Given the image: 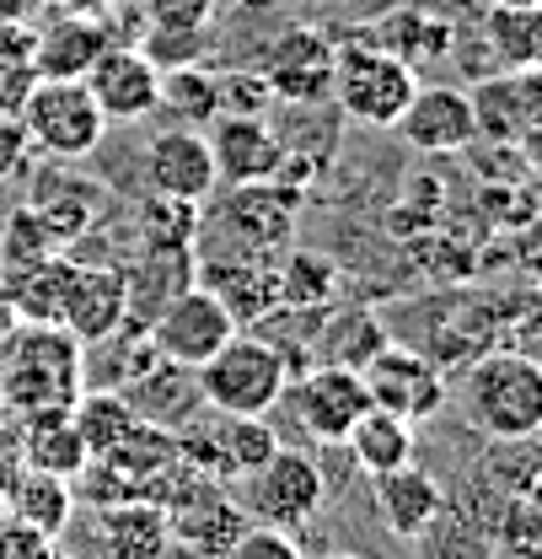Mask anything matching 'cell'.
<instances>
[{
    "label": "cell",
    "mask_w": 542,
    "mask_h": 559,
    "mask_svg": "<svg viewBox=\"0 0 542 559\" xmlns=\"http://www.w3.org/2000/svg\"><path fill=\"white\" fill-rule=\"evenodd\" d=\"M33 210L49 221V231L60 237V242H75L97 215H103V189L97 183H86V178H60V173H44V183H38V200Z\"/></svg>",
    "instance_id": "cell-30"
},
{
    "label": "cell",
    "mask_w": 542,
    "mask_h": 559,
    "mask_svg": "<svg viewBox=\"0 0 542 559\" xmlns=\"http://www.w3.org/2000/svg\"><path fill=\"white\" fill-rule=\"evenodd\" d=\"M22 463H27V468H44V474H60L70 485L81 479V468H86L92 457H86V441H81L70 409L22 415Z\"/></svg>",
    "instance_id": "cell-25"
},
{
    "label": "cell",
    "mask_w": 542,
    "mask_h": 559,
    "mask_svg": "<svg viewBox=\"0 0 542 559\" xmlns=\"http://www.w3.org/2000/svg\"><path fill=\"white\" fill-rule=\"evenodd\" d=\"M145 334H150V345L161 360H178V366H204L215 349L226 345L231 334H237V318L215 301V290H204L200 280L183 290V296H172L150 323H145Z\"/></svg>",
    "instance_id": "cell-9"
},
{
    "label": "cell",
    "mask_w": 542,
    "mask_h": 559,
    "mask_svg": "<svg viewBox=\"0 0 542 559\" xmlns=\"http://www.w3.org/2000/svg\"><path fill=\"white\" fill-rule=\"evenodd\" d=\"M301 189L285 178H258V183H231V194L215 210V226L242 248V253H279L296 231Z\"/></svg>",
    "instance_id": "cell-8"
},
{
    "label": "cell",
    "mask_w": 542,
    "mask_h": 559,
    "mask_svg": "<svg viewBox=\"0 0 542 559\" xmlns=\"http://www.w3.org/2000/svg\"><path fill=\"white\" fill-rule=\"evenodd\" d=\"M0 506H5L11 522H22V527H33V533H44V538H60L70 527V516H75V489H70V479H60V474H44V468L16 463V474H11V485L0 495Z\"/></svg>",
    "instance_id": "cell-22"
},
{
    "label": "cell",
    "mask_w": 542,
    "mask_h": 559,
    "mask_svg": "<svg viewBox=\"0 0 542 559\" xmlns=\"http://www.w3.org/2000/svg\"><path fill=\"white\" fill-rule=\"evenodd\" d=\"M70 419H75V430H81V441H86V457H108L124 436H130V425H135V409H130V399L124 393H81L75 404H70Z\"/></svg>",
    "instance_id": "cell-32"
},
{
    "label": "cell",
    "mask_w": 542,
    "mask_h": 559,
    "mask_svg": "<svg viewBox=\"0 0 542 559\" xmlns=\"http://www.w3.org/2000/svg\"><path fill=\"white\" fill-rule=\"evenodd\" d=\"M274 103L269 81H264V70H226V75H215V108L220 114H231V119H258L264 108ZM215 114V119H220Z\"/></svg>",
    "instance_id": "cell-41"
},
{
    "label": "cell",
    "mask_w": 542,
    "mask_h": 559,
    "mask_svg": "<svg viewBox=\"0 0 542 559\" xmlns=\"http://www.w3.org/2000/svg\"><path fill=\"white\" fill-rule=\"evenodd\" d=\"M55 5H60V11H103L108 0H55Z\"/></svg>",
    "instance_id": "cell-48"
},
{
    "label": "cell",
    "mask_w": 542,
    "mask_h": 559,
    "mask_svg": "<svg viewBox=\"0 0 542 559\" xmlns=\"http://www.w3.org/2000/svg\"><path fill=\"white\" fill-rule=\"evenodd\" d=\"M344 447H349V457L376 479V474H387V468H404L413 463V425L404 415H387V409H365V415L354 419V430L344 436Z\"/></svg>",
    "instance_id": "cell-28"
},
{
    "label": "cell",
    "mask_w": 542,
    "mask_h": 559,
    "mask_svg": "<svg viewBox=\"0 0 542 559\" xmlns=\"http://www.w3.org/2000/svg\"><path fill=\"white\" fill-rule=\"evenodd\" d=\"M145 27H209L215 0H135Z\"/></svg>",
    "instance_id": "cell-43"
},
{
    "label": "cell",
    "mask_w": 542,
    "mask_h": 559,
    "mask_svg": "<svg viewBox=\"0 0 542 559\" xmlns=\"http://www.w3.org/2000/svg\"><path fill=\"white\" fill-rule=\"evenodd\" d=\"M81 81H86V92L97 97V108H103L108 124H140V119L156 114L161 70L150 66L135 44H108Z\"/></svg>",
    "instance_id": "cell-12"
},
{
    "label": "cell",
    "mask_w": 542,
    "mask_h": 559,
    "mask_svg": "<svg viewBox=\"0 0 542 559\" xmlns=\"http://www.w3.org/2000/svg\"><path fill=\"white\" fill-rule=\"evenodd\" d=\"M274 97L285 103H323L328 86H334V44L312 27H296L285 33L269 49V66H264Z\"/></svg>",
    "instance_id": "cell-17"
},
{
    "label": "cell",
    "mask_w": 542,
    "mask_h": 559,
    "mask_svg": "<svg viewBox=\"0 0 542 559\" xmlns=\"http://www.w3.org/2000/svg\"><path fill=\"white\" fill-rule=\"evenodd\" d=\"M200 285L215 290V301L237 318V329H258L279 312V275L274 253H226V259H200Z\"/></svg>",
    "instance_id": "cell-13"
},
{
    "label": "cell",
    "mask_w": 542,
    "mask_h": 559,
    "mask_svg": "<svg viewBox=\"0 0 542 559\" xmlns=\"http://www.w3.org/2000/svg\"><path fill=\"white\" fill-rule=\"evenodd\" d=\"M16 323H22V318H16V307L5 301V290H0V345L11 340V329H16Z\"/></svg>",
    "instance_id": "cell-47"
},
{
    "label": "cell",
    "mask_w": 542,
    "mask_h": 559,
    "mask_svg": "<svg viewBox=\"0 0 542 559\" xmlns=\"http://www.w3.org/2000/svg\"><path fill=\"white\" fill-rule=\"evenodd\" d=\"M371 495H376L382 527H387L393 538H408V544H413V538L441 516V506H446V489L435 485V474H424L419 463L376 474V479H371Z\"/></svg>",
    "instance_id": "cell-20"
},
{
    "label": "cell",
    "mask_w": 542,
    "mask_h": 559,
    "mask_svg": "<svg viewBox=\"0 0 542 559\" xmlns=\"http://www.w3.org/2000/svg\"><path fill=\"white\" fill-rule=\"evenodd\" d=\"M483 44L499 70H538L542 60V16L538 5H489Z\"/></svg>",
    "instance_id": "cell-29"
},
{
    "label": "cell",
    "mask_w": 542,
    "mask_h": 559,
    "mask_svg": "<svg viewBox=\"0 0 542 559\" xmlns=\"http://www.w3.org/2000/svg\"><path fill=\"white\" fill-rule=\"evenodd\" d=\"M0 419H5V404H0Z\"/></svg>",
    "instance_id": "cell-52"
},
{
    "label": "cell",
    "mask_w": 542,
    "mask_h": 559,
    "mask_svg": "<svg viewBox=\"0 0 542 559\" xmlns=\"http://www.w3.org/2000/svg\"><path fill=\"white\" fill-rule=\"evenodd\" d=\"M135 226H140V248H200V205L194 200L145 194Z\"/></svg>",
    "instance_id": "cell-35"
},
{
    "label": "cell",
    "mask_w": 542,
    "mask_h": 559,
    "mask_svg": "<svg viewBox=\"0 0 542 559\" xmlns=\"http://www.w3.org/2000/svg\"><path fill=\"white\" fill-rule=\"evenodd\" d=\"M274 275H279V307L285 312H328L339 296V270L328 253L312 248H279L274 253Z\"/></svg>",
    "instance_id": "cell-27"
},
{
    "label": "cell",
    "mask_w": 542,
    "mask_h": 559,
    "mask_svg": "<svg viewBox=\"0 0 542 559\" xmlns=\"http://www.w3.org/2000/svg\"><path fill=\"white\" fill-rule=\"evenodd\" d=\"M473 103V124L483 140L499 145H532L538 135V70H499L489 81H478V92H468Z\"/></svg>",
    "instance_id": "cell-15"
},
{
    "label": "cell",
    "mask_w": 542,
    "mask_h": 559,
    "mask_svg": "<svg viewBox=\"0 0 542 559\" xmlns=\"http://www.w3.org/2000/svg\"><path fill=\"white\" fill-rule=\"evenodd\" d=\"M38 5H44V0H0V22H33Z\"/></svg>",
    "instance_id": "cell-45"
},
{
    "label": "cell",
    "mask_w": 542,
    "mask_h": 559,
    "mask_svg": "<svg viewBox=\"0 0 542 559\" xmlns=\"http://www.w3.org/2000/svg\"><path fill=\"white\" fill-rule=\"evenodd\" d=\"M33 86H38L33 27L27 22H0V119H16Z\"/></svg>",
    "instance_id": "cell-36"
},
{
    "label": "cell",
    "mask_w": 542,
    "mask_h": 559,
    "mask_svg": "<svg viewBox=\"0 0 542 559\" xmlns=\"http://www.w3.org/2000/svg\"><path fill=\"white\" fill-rule=\"evenodd\" d=\"M167 527H172V538H183V544H194V549L220 559L231 549V538L242 533V511L226 495H215V489L189 485L167 506Z\"/></svg>",
    "instance_id": "cell-23"
},
{
    "label": "cell",
    "mask_w": 542,
    "mask_h": 559,
    "mask_svg": "<svg viewBox=\"0 0 542 559\" xmlns=\"http://www.w3.org/2000/svg\"><path fill=\"white\" fill-rule=\"evenodd\" d=\"M60 329H70L81 345L119 340L130 329V290L119 264H60Z\"/></svg>",
    "instance_id": "cell-7"
},
{
    "label": "cell",
    "mask_w": 542,
    "mask_h": 559,
    "mask_svg": "<svg viewBox=\"0 0 542 559\" xmlns=\"http://www.w3.org/2000/svg\"><path fill=\"white\" fill-rule=\"evenodd\" d=\"M108 44L113 33L97 11H60L49 27H33V60L49 81H81Z\"/></svg>",
    "instance_id": "cell-18"
},
{
    "label": "cell",
    "mask_w": 542,
    "mask_h": 559,
    "mask_svg": "<svg viewBox=\"0 0 542 559\" xmlns=\"http://www.w3.org/2000/svg\"><path fill=\"white\" fill-rule=\"evenodd\" d=\"M167 538H172V527H167V511L156 500L130 495V500L103 506V544L113 559H156Z\"/></svg>",
    "instance_id": "cell-26"
},
{
    "label": "cell",
    "mask_w": 542,
    "mask_h": 559,
    "mask_svg": "<svg viewBox=\"0 0 542 559\" xmlns=\"http://www.w3.org/2000/svg\"><path fill=\"white\" fill-rule=\"evenodd\" d=\"M145 183L150 194H172V200H194L204 205L215 194V156H209V140L204 130H161V135L145 145Z\"/></svg>",
    "instance_id": "cell-16"
},
{
    "label": "cell",
    "mask_w": 542,
    "mask_h": 559,
    "mask_svg": "<svg viewBox=\"0 0 542 559\" xmlns=\"http://www.w3.org/2000/svg\"><path fill=\"white\" fill-rule=\"evenodd\" d=\"M156 114H172V119H178V124H189V130H209V119L220 114V108H215V75L200 70V66L161 70Z\"/></svg>",
    "instance_id": "cell-34"
},
{
    "label": "cell",
    "mask_w": 542,
    "mask_h": 559,
    "mask_svg": "<svg viewBox=\"0 0 542 559\" xmlns=\"http://www.w3.org/2000/svg\"><path fill=\"white\" fill-rule=\"evenodd\" d=\"M194 382L200 404H209L215 415H269L290 388V360L274 340L237 329L204 366H194Z\"/></svg>",
    "instance_id": "cell-3"
},
{
    "label": "cell",
    "mask_w": 542,
    "mask_h": 559,
    "mask_svg": "<svg viewBox=\"0 0 542 559\" xmlns=\"http://www.w3.org/2000/svg\"><path fill=\"white\" fill-rule=\"evenodd\" d=\"M135 49L156 70H178V66H200L209 49V27H140Z\"/></svg>",
    "instance_id": "cell-40"
},
{
    "label": "cell",
    "mask_w": 542,
    "mask_h": 559,
    "mask_svg": "<svg viewBox=\"0 0 542 559\" xmlns=\"http://www.w3.org/2000/svg\"><path fill=\"white\" fill-rule=\"evenodd\" d=\"M494 549L510 559H542V511H538V495H516L505 500V511L494 516Z\"/></svg>",
    "instance_id": "cell-39"
},
{
    "label": "cell",
    "mask_w": 542,
    "mask_h": 559,
    "mask_svg": "<svg viewBox=\"0 0 542 559\" xmlns=\"http://www.w3.org/2000/svg\"><path fill=\"white\" fill-rule=\"evenodd\" d=\"M209 156H215V178L226 183H258V178H274L279 173V156H285V140L269 130V119H209Z\"/></svg>",
    "instance_id": "cell-19"
},
{
    "label": "cell",
    "mask_w": 542,
    "mask_h": 559,
    "mask_svg": "<svg viewBox=\"0 0 542 559\" xmlns=\"http://www.w3.org/2000/svg\"><path fill=\"white\" fill-rule=\"evenodd\" d=\"M393 334L382 329V318L376 312H365V307H354V312H323V360H334V366H365V355H376V349L387 345Z\"/></svg>",
    "instance_id": "cell-33"
},
{
    "label": "cell",
    "mask_w": 542,
    "mask_h": 559,
    "mask_svg": "<svg viewBox=\"0 0 542 559\" xmlns=\"http://www.w3.org/2000/svg\"><path fill=\"white\" fill-rule=\"evenodd\" d=\"M393 130L424 156H451V151H468L478 140L473 103H468L462 86H413V97H408V108L398 114Z\"/></svg>",
    "instance_id": "cell-14"
},
{
    "label": "cell",
    "mask_w": 542,
    "mask_h": 559,
    "mask_svg": "<svg viewBox=\"0 0 542 559\" xmlns=\"http://www.w3.org/2000/svg\"><path fill=\"white\" fill-rule=\"evenodd\" d=\"M462 409L489 441L542 430V366L527 349H483L462 377Z\"/></svg>",
    "instance_id": "cell-2"
},
{
    "label": "cell",
    "mask_w": 542,
    "mask_h": 559,
    "mask_svg": "<svg viewBox=\"0 0 542 559\" xmlns=\"http://www.w3.org/2000/svg\"><path fill=\"white\" fill-rule=\"evenodd\" d=\"M489 5H538V0H489Z\"/></svg>",
    "instance_id": "cell-50"
},
{
    "label": "cell",
    "mask_w": 542,
    "mask_h": 559,
    "mask_svg": "<svg viewBox=\"0 0 542 559\" xmlns=\"http://www.w3.org/2000/svg\"><path fill=\"white\" fill-rule=\"evenodd\" d=\"M360 382H365V393H371L376 409L404 415L408 425L441 415V404H446V371L430 355L404 345V340H387L376 355H365Z\"/></svg>",
    "instance_id": "cell-6"
},
{
    "label": "cell",
    "mask_w": 542,
    "mask_h": 559,
    "mask_svg": "<svg viewBox=\"0 0 542 559\" xmlns=\"http://www.w3.org/2000/svg\"><path fill=\"white\" fill-rule=\"evenodd\" d=\"M81 340L60 323H16L0 345V404L5 415H38L70 409L86 393V360Z\"/></svg>",
    "instance_id": "cell-1"
},
{
    "label": "cell",
    "mask_w": 542,
    "mask_h": 559,
    "mask_svg": "<svg viewBox=\"0 0 542 559\" xmlns=\"http://www.w3.org/2000/svg\"><path fill=\"white\" fill-rule=\"evenodd\" d=\"M16 124L55 162H81L108 135V119H103L97 97L86 92V81H49V75H38V86L27 92Z\"/></svg>",
    "instance_id": "cell-5"
},
{
    "label": "cell",
    "mask_w": 542,
    "mask_h": 559,
    "mask_svg": "<svg viewBox=\"0 0 542 559\" xmlns=\"http://www.w3.org/2000/svg\"><path fill=\"white\" fill-rule=\"evenodd\" d=\"M11 474H16V463H11V457H0V495H5V485H11Z\"/></svg>",
    "instance_id": "cell-49"
},
{
    "label": "cell",
    "mask_w": 542,
    "mask_h": 559,
    "mask_svg": "<svg viewBox=\"0 0 542 559\" xmlns=\"http://www.w3.org/2000/svg\"><path fill=\"white\" fill-rule=\"evenodd\" d=\"M200 280V259L194 248H140V264L124 270V290H130V323H150L172 296H183Z\"/></svg>",
    "instance_id": "cell-21"
},
{
    "label": "cell",
    "mask_w": 542,
    "mask_h": 559,
    "mask_svg": "<svg viewBox=\"0 0 542 559\" xmlns=\"http://www.w3.org/2000/svg\"><path fill=\"white\" fill-rule=\"evenodd\" d=\"M215 447H220L226 479H237V474H253L279 441H274V430L264 425V415H220V425H215Z\"/></svg>",
    "instance_id": "cell-37"
},
{
    "label": "cell",
    "mask_w": 542,
    "mask_h": 559,
    "mask_svg": "<svg viewBox=\"0 0 542 559\" xmlns=\"http://www.w3.org/2000/svg\"><path fill=\"white\" fill-rule=\"evenodd\" d=\"M419 75L398 49L387 44H344L334 49V103L344 119L365 124V130H393L398 114L408 108Z\"/></svg>",
    "instance_id": "cell-4"
},
{
    "label": "cell",
    "mask_w": 542,
    "mask_h": 559,
    "mask_svg": "<svg viewBox=\"0 0 542 559\" xmlns=\"http://www.w3.org/2000/svg\"><path fill=\"white\" fill-rule=\"evenodd\" d=\"M0 178H5V173H0Z\"/></svg>",
    "instance_id": "cell-53"
},
{
    "label": "cell",
    "mask_w": 542,
    "mask_h": 559,
    "mask_svg": "<svg viewBox=\"0 0 542 559\" xmlns=\"http://www.w3.org/2000/svg\"><path fill=\"white\" fill-rule=\"evenodd\" d=\"M124 399H130V409L140 419H150V425H183V419L194 415V404H200V382H194V371L189 366H178V360H150L145 371H140L130 388H119Z\"/></svg>",
    "instance_id": "cell-24"
},
{
    "label": "cell",
    "mask_w": 542,
    "mask_h": 559,
    "mask_svg": "<svg viewBox=\"0 0 542 559\" xmlns=\"http://www.w3.org/2000/svg\"><path fill=\"white\" fill-rule=\"evenodd\" d=\"M156 559H215V555H204V549H194V544H183V538H167L161 544V555Z\"/></svg>",
    "instance_id": "cell-46"
},
{
    "label": "cell",
    "mask_w": 542,
    "mask_h": 559,
    "mask_svg": "<svg viewBox=\"0 0 542 559\" xmlns=\"http://www.w3.org/2000/svg\"><path fill=\"white\" fill-rule=\"evenodd\" d=\"M0 559H65L55 538L22 527V522H0Z\"/></svg>",
    "instance_id": "cell-44"
},
{
    "label": "cell",
    "mask_w": 542,
    "mask_h": 559,
    "mask_svg": "<svg viewBox=\"0 0 542 559\" xmlns=\"http://www.w3.org/2000/svg\"><path fill=\"white\" fill-rule=\"evenodd\" d=\"M323 495H328L323 468L296 447H274L248 474V506H253V516H264L274 527H306L323 511Z\"/></svg>",
    "instance_id": "cell-10"
},
{
    "label": "cell",
    "mask_w": 542,
    "mask_h": 559,
    "mask_svg": "<svg viewBox=\"0 0 542 559\" xmlns=\"http://www.w3.org/2000/svg\"><path fill=\"white\" fill-rule=\"evenodd\" d=\"M323 559H360V555H323Z\"/></svg>",
    "instance_id": "cell-51"
},
{
    "label": "cell",
    "mask_w": 542,
    "mask_h": 559,
    "mask_svg": "<svg viewBox=\"0 0 542 559\" xmlns=\"http://www.w3.org/2000/svg\"><path fill=\"white\" fill-rule=\"evenodd\" d=\"M65 253V242L49 231V221L33 205H16L5 231H0V264H38V259H55Z\"/></svg>",
    "instance_id": "cell-38"
},
{
    "label": "cell",
    "mask_w": 542,
    "mask_h": 559,
    "mask_svg": "<svg viewBox=\"0 0 542 559\" xmlns=\"http://www.w3.org/2000/svg\"><path fill=\"white\" fill-rule=\"evenodd\" d=\"M290 382H296V419L306 425L312 441L344 447V436L354 430V419L371 409V393H365V382H360L354 366L317 360V366H306Z\"/></svg>",
    "instance_id": "cell-11"
},
{
    "label": "cell",
    "mask_w": 542,
    "mask_h": 559,
    "mask_svg": "<svg viewBox=\"0 0 542 559\" xmlns=\"http://www.w3.org/2000/svg\"><path fill=\"white\" fill-rule=\"evenodd\" d=\"M419 538H424V559H494L489 522L478 511H468L462 500L457 506H441V516Z\"/></svg>",
    "instance_id": "cell-31"
},
{
    "label": "cell",
    "mask_w": 542,
    "mask_h": 559,
    "mask_svg": "<svg viewBox=\"0 0 542 559\" xmlns=\"http://www.w3.org/2000/svg\"><path fill=\"white\" fill-rule=\"evenodd\" d=\"M220 559H306V555H301V544H296V533H290V527L258 522V527H242Z\"/></svg>",
    "instance_id": "cell-42"
}]
</instances>
